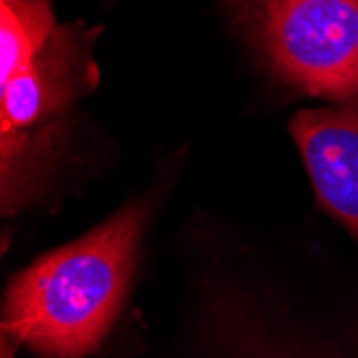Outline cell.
Wrapping results in <instances>:
<instances>
[{"mask_svg": "<svg viewBox=\"0 0 358 358\" xmlns=\"http://www.w3.org/2000/svg\"><path fill=\"white\" fill-rule=\"evenodd\" d=\"M161 358H358V329L320 311L287 262L204 251Z\"/></svg>", "mask_w": 358, "mask_h": 358, "instance_id": "1", "label": "cell"}, {"mask_svg": "<svg viewBox=\"0 0 358 358\" xmlns=\"http://www.w3.org/2000/svg\"><path fill=\"white\" fill-rule=\"evenodd\" d=\"M17 348L20 345L7 333H0V358H15Z\"/></svg>", "mask_w": 358, "mask_h": 358, "instance_id": "7", "label": "cell"}, {"mask_svg": "<svg viewBox=\"0 0 358 358\" xmlns=\"http://www.w3.org/2000/svg\"><path fill=\"white\" fill-rule=\"evenodd\" d=\"M58 24L52 0H0V84L39 54Z\"/></svg>", "mask_w": 358, "mask_h": 358, "instance_id": "6", "label": "cell"}, {"mask_svg": "<svg viewBox=\"0 0 358 358\" xmlns=\"http://www.w3.org/2000/svg\"><path fill=\"white\" fill-rule=\"evenodd\" d=\"M255 58L285 88L358 96V0H219Z\"/></svg>", "mask_w": 358, "mask_h": 358, "instance_id": "4", "label": "cell"}, {"mask_svg": "<svg viewBox=\"0 0 358 358\" xmlns=\"http://www.w3.org/2000/svg\"><path fill=\"white\" fill-rule=\"evenodd\" d=\"M148 219V198L129 202L11 277L0 333L43 358H86L99 350L131 289Z\"/></svg>", "mask_w": 358, "mask_h": 358, "instance_id": "2", "label": "cell"}, {"mask_svg": "<svg viewBox=\"0 0 358 358\" xmlns=\"http://www.w3.org/2000/svg\"><path fill=\"white\" fill-rule=\"evenodd\" d=\"M317 202L358 243V96L289 120Z\"/></svg>", "mask_w": 358, "mask_h": 358, "instance_id": "5", "label": "cell"}, {"mask_svg": "<svg viewBox=\"0 0 358 358\" xmlns=\"http://www.w3.org/2000/svg\"><path fill=\"white\" fill-rule=\"evenodd\" d=\"M103 28L58 24L28 64L0 84V210L17 217L39 204L71 146L80 103L101 82Z\"/></svg>", "mask_w": 358, "mask_h": 358, "instance_id": "3", "label": "cell"}]
</instances>
